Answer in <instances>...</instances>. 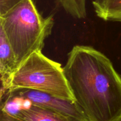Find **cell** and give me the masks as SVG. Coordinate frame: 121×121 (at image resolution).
Masks as SVG:
<instances>
[{
  "label": "cell",
  "instance_id": "cell-6",
  "mask_svg": "<svg viewBox=\"0 0 121 121\" xmlns=\"http://www.w3.org/2000/svg\"><path fill=\"white\" fill-rule=\"evenodd\" d=\"M15 121H71L64 116L47 108L31 104L11 113Z\"/></svg>",
  "mask_w": 121,
  "mask_h": 121
},
{
  "label": "cell",
  "instance_id": "cell-2",
  "mask_svg": "<svg viewBox=\"0 0 121 121\" xmlns=\"http://www.w3.org/2000/svg\"><path fill=\"white\" fill-rule=\"evenodd\" d=\"M53 26V16L43 17L33 0H23L0 16V27L13 48L17 67L32 53L41 52Z\"/></svg>",
  "mask_w": 121,
  "mask_h": 121
},
{
  "label": "cell",
  "instance_id": "cell-7",
  "mask_svg": "<svg viewBox=\"0 0 121 121\" xmlns=\"http://www.w3.org/2000/svg\"><path fill=\"white\" fill-rule=\"evenodd\" d=\"M92 5L99 18L121 22V0H93Z\"/></svg>",
  "mask_w": 121,
  "mask_h": 121
},
{
  "label": "cell",
  "instance_id": "cell-5",
  "mask_svg": "<svg viewBox=\"0 0 121 121\" xmlns=\"http://www.w3.org/2000/svg\"><path fill=\"white\" fill-rule=\"evenodd\" d=\"M17 68V65L14 52L4 30L0 27L1 101L8 95L11 77Z\"/></svg>",
  "mask_w": 121,
  "mask_h": 121
},
{
  "label": "cell",
  "instance_id": "cell-4",
  "mask_svg": "<svg viewBox=\"0 0 121 121\" xmlns=\"http://www.w3.org/2000/svg\"><path fill=\"white\" fill-rule=\"evenodd\" d=\"M24 99L31 104L37 105L54 111L71 121H88L85 115L76 102L35 90L21 89L8 92L6 99Z\"/></svg>",
  "mask_w": 121,
  "mask_h": 121
},
{
  "label": "cell",
  "instance_id": "cell-9",
  "mask_svg": "<svg viewBox=\"0 0 121 121\" xmlns=\"http://www.w3.org/2000/svg\"><path fill=\"white\" fill-rule=\"evenodd\" d=\"M23 0H0V16H2Z\"/></svg>",
  "mask_w": 121,
  "mask_h": 121
},
{
  "label": "cell",
  "instance_id": "cell-3",
  "mask_svg": "<svg viewBox=\"0 0 121 121\" xmlns=\"http://www.w3.org/2000/svg\"><path fill=\"white\" fill-rule=\"evenodd\" d=\"M21 89L45 92L75 102L61 64L50 59L41 51L32 53L12 74L9 92Z\"/></svg>",
  "mask_w": 121,
  "mask_h": 121
},
{
  "label": "cell",
  "instance_id": "cell-8",
  "mask_svg": "<svg viewBox=\"0 0 121 121\" xmlns=\"http://www.w3.org/2000/svg\"><path fill=\"white\" fill-rule=\"evenodd\" d=\"M64 10L73 18L84 19L87 15V0H57Z\"/></svg>",
  "mask_w": 121,
  "mask_h": 121
},
{
  "label": "cell",
  "instance_id": "cell-10",
  "mask_svg": "<svg viewBox=\"0 0 121 121\" xmlns=\"http://www.w3.org/2000/svg\"><path fill=\"white\" fill-rule=\"evenodd\" d=\"M0 121H15L14 116L7 110L1 108L0 113Z\"/></svg>",
  "mask_w": 121,
  "mask_h": 121
},
{
  "label": "cell",
  "instance_id": "cell-1",
  "mask_svg": "<svg viewBox=\"0 0 121 121\" xmlns=\"http://www.w3.org/2000/svg\"><path fill=\"white\" fill-rule=\"evenodd\" d=\"M63 69L88 121H121V76L106 56L91 46L76 45Z\"/></svg>",
  "mask_w": 121,
  "mask_h": 121
}]
</instances>
